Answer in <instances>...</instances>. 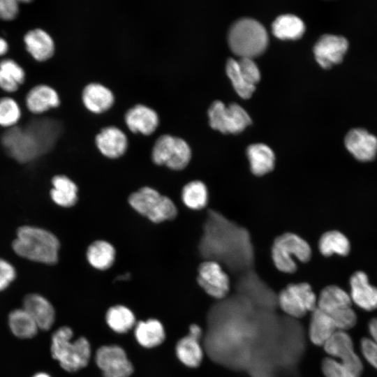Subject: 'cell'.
<instances>
[{
    "label": "cell",
    "instance_id": "1",
    "mask_svg": "<svg viewBox=\"0 0 377 377\" xmlns=\"http://www.w3.org/2000/svg\"><path fill=\"white\" fill-rule=\"evenodd\" d=\"M198 249L204 260L219 263L228 274L255 265L249 231L213 209L207 211Z\"/></svg>",
    "mask_w": 377,
    "mask_h": 377
},
{
    "label": "cell",
    "instance_id": "2",
    "mask_svg": "<svg viewBox=\"0 0 377 377\" xmlns=\"http://www.w3.org/2000/svg\"><path fill=\"white\" fill-rule=\"evenodd\" d=\"M59 247V239L54 234L28 226L17 230V237L13 242V249L18 256L47 265L57 262Z\"/></svg>",
    "mask_w": 377,
    "mask_h": 377
},
{
    "label": "cell",
    "instance_id": "3",
    "mask_svg": "<svg viewBox=\"0 0 377 377\" xmlns=\"http://www.w3.org/2000/svg\"><path fill=\"white\" fill-rule=\"evenodd\" d=\"M73 332L71 327L63 326L52 336L51 355L62 369L75 372L85 367L90 360L91 346L83 337L71 341Z\"/></svg>",
    "mask_w": 377,
    "mask_h": 377
},
{
    "label": "cell",
    "instance_id": "4",
    "mask_svg": "<svg viewBox=\"0 0 377 377\" xmlns=\"http://www.w3.org/2000/svg\"><path fill=\"white\" fill-rule=\"evenodd\" d=\"M312 256L310 244L300 235L290 232L276 237L270 249L274 267L286 274H295L297 270V263H309Z\"/></svg>",
    "mask_w": 377,
    "mask_h": 377
},
{
    "label": "cell",
    "instance_id": "5",
    "mask_svg": "<svg viewBox=\"0 0 377 377\" xmlns=\"http://www.w3.org/2000/svg\"><path fill=\"white\" fill-rule=\"evenodd\" d=\"M228 40L232 52L240 58L258 57L268 44L265 28L252 18H242L235 22L230 28Z\"/></svg>",
    "mask_w": 377,
    "mask_h": 377
},
{
    "label": "cell",
    "instance_id": "6",
    "mask_svg": "<svg viewBox=\"0 0 377 377\" xmlns=\"http://www.w3.org/2000/svg\"><path fill=\"white\" fill-rule=\"evenodd\" d=\"M128 203L135 211L155 223L172 220L177 214V207L170 198L149 186L131 193Z\"/></svg>",
    "mask_w": 377,
    "mask_h": 377
},
{
    "label": "cell",
    "instance_id": "7",
    "mask_svg": "<svg viewBox=\"0 0 377 377\" xmlns=\"http://www.w3.org/2000/svg\"><path fill=\"white\" fill-rule=\"evenodd\" d=\"M318 295L307 282L290 283L277 293L276 302L283 313L302 319L317 308Z\"/></svg>",
    "mask_w": 377,
    "mask_h": 377
},
{
    "label": "cell",
    "instance_id": "8",
    "mask_svg": "<svg viewBox=\"0 0 377 377\" xmlns=\"http://www.w3.org/2000/svg\"><path fill=\"white\" fill-rule=\"evenodd\" d=\"M191 149L185 140L170 134L160 135L151 149V160L173 170L184 169L191 159Z\"/></svg>",
    "mask_w": 377,
    "mask_h": 377
},
{
    "label": "cell",
    "instance_id": "9",
    "mask_svg": "<svg viewBox=\"0 0 377 377\" xmlns=\"http://www.w3.org/2000/svg\"><path fill=\"white\" fill-rule=\"evenodd\" d=\"M1 142L8 154L17 162H31L44 154L34 134L25 126L7 128L1 136Z\"/></svg>",
    "mask_w": 377,
    "mask_h": 377
},
{
    "label": "cell",
    "instance_id": "10",
    "mask_svg": "<svg viewBox=\"0 0 377 377\" xmlns=\"http://www.w3.org/2000/svg\"><path fill=\"white\" fill-rule=\"evenodd\" d=\"M207 114L210 126L224 134L239 133L251 123L249 115L237 103L226 107L221 101H215L209 108Z\"/></svg>",
    "mask_w": 377,
    "mask_h": 377
},
{
    "label": "cell",
    "instance_id": "11",
    "mask_svg": "<svg viewBox=\"0 0 377 377\" xmlns=\"http://www.w3.org/2000/svg\"><path fill=\"white\" fill-rule=\"evenodd\" d=\"M323 349L327 356L334 358L354 376H362L364 366L355 350L353 341L347 332L336 331L323 346Z\"/></svg>",
    "mask_w": 377,
    "mask_h": 377
},
{
    "label": "cell",
    "instance_id": "12",
    "mask_svg": "<svg viewBox=\"0 0 377 377\" xmlns=\"http://www.w3.org/2000/svg\"><path fill=\"white\" fill-rule=\"evenodd\" d=\"M197 283L208 296L216 300H224L231 290L229 274L215 260H206L200 263Z\"/></svg>",
    "mask_w": 377,
    "mask_h": 377
},
{
    "label": "cell",
    "instance_id": "13",
    "mask_svg": "<svg viewBox=\"0 0 377 377\" xmlns=\"http://www.w3.org/2000/svg\"><path fill=\"white\" fill-rule=\"evenodd\" d=\"M98 367L103 377H129L133 367L124 350L117 345L100 347L95 357Z\"/></svg>",
    "mask_w": 377,
    "mask_h": 377
},
{
    "label": "cell",
    "instance_id": "14",
    "mask_svg": "<svg viewBox=\"0 0 377 377\" xmlns=\"http://www.w3.org/2000/svg\"><path fill=\"white\" fill-rule=\"evenodd\" d=\"M348 45V40L342 36L324 34L313 47L316 60L321 67L330 68L342 61Z\"/></svg>",
    "mask_w": 377,
    "mask_h": 377
},
{
    "label": "cell",
    "instance_id": "15",
    "mask_svg": "<svg viewBox=\"0 0 377 377\" xmlns=\"http://www.w3.org/2000/svg\"><path fill=\"white\" fill-rule=\"evenodd\" d=\"M344 145L353 156L361 162H369L377 155V137L363 128L350 130Z\"/></svg>",
    "mask_w": 377,
    "mask_h": 377
},
{
    "label": "cell",
    "instance_id": "16",
    "mask_svg": "<svg viewBox=\"0 0 377 377\" xmlns=\"http://www.w3.org/2000/svg\"><path fill=\"white\" fill-rule=\"evenodd\" d=\"M349 286L352 303L367 311L377 309V287L370 283L364 272H355L350 277Z\"/></svg>",
    "mask_w": 377,
    "mask_h": 377
},
{
    "label": "cell",
    "instance_id": "17",
    "mask_svg": "<svg viewBox=\"0 0 377 377\" xmlns=\"http://www.w3.org/2000/svg\"><path fill=\"white\" fill-rule=\"evenodd\" d=\"M95 143L100 152L110 158L121 156L128 146L126 135L115 126L102 128L95 137Z\"/></svg>",
    "mask_w": 377,
    "mask_h": 377
},
{
    "label": "cell",
    "instance_id": "18",
    "mask_svg": "<svg viewBox=\"0 0 377 377\" xmlns=\"http://www.w3.org/2000/svg\"><path fill=\"white\" fill-rule=\"evenodd\" d=\"M128 128L133 133L150 135L157 128L159 116L157 112L145 104L138 103L130 108L124 114Z\"/></svg>",
    "mask_w": 377,
    "mask_h": 377
},
{
    "label": "cell",
    "instance_id": "19",
    "mask_svg": "<svg viewBox=\"0 0 377 377\" xmlns=\"http://www.w3.org/2000/svg\"><path fill=\"white\" fill-rule=\"evenodd\" d=\"M349 293L335 284L324 286L318 295L317 308L331 318L352 307Z\"/></svg>",
    "mask_w": 377,
    "mask_h": 377
},
{
    "label": "cell",
    "instance_id": "20",
    "mask_svg": "<svg viewBox=\"0 0 377 377\" xmlns=\"http://www.w3.org/2000/svg\"><path fill=\"white\" fill-rule=\"evenodd\" d=\"M246 156L251 174L256 177H264L274 171L276 167V156L274 151L263 143L249 145Z\"/></svg>",
    "mask_w": 377,
    "mask_h": 377
},
{
    "label": "cell",
    "instance_id": "21",
    "mask_svg": "<svg viewBox=\"0 0 377 377\" xmlns=\"http://www.w3.org/2000/svg\"><path fill=\"white\" fill-rule=\"evenodd\" d=\"M27 52L37 61L51 59L55 52V43L50 34L40 28L28 31L23 38Z\"/></svg>",
    "mask_w": 377,
    "mask_h": 377
},
{
    "label": "cell",
    "instance_id": "22",
    "mask_svg": "<svg viewBox=\"0 0 377 377\" xmlns=\"http://www.w3.org/2000/svg\"><path fill=\"white\" fill-rule=\"evenodd\" d=\"M61 100L57 90L45 84H37L28 91L25 97L27 108L39 115L59 106Z\"/></svg>",
    "mask_w": 377,
    "mask_h": 377
},
{
    "label": "cell",
    "instance_id": "23",
    "mask_svg": "<svg viewBox=\"0 0 377 377\" xmlns=\"http://www.w3.org/2000/svg\"><path fill=\"white\" fill-rule=\"evenodd\" d=\"M34 320L38 329L48 330L54 324L55 311L51 303L38 294H29L23 300L22 307Z\"/></svg>",
    "mask_w": 377,
    "mask_h": 377
},
{
    "label": "cell",
    "instance_id": "24",
    "mask_svg": "<svg viewBox=\"0 0 377 377\" xmlns=\"http://www.w3.org/2000/svg\"><path fill=\"white\" fill-rule=\"evenodd\" d=\"M84 107L94 113H101L110 109L114 102V95L107 86L100 82H89L82 91Z\"/></svg>",
    "mask_w": 377,
    "mask_h": 377
},
{
    "label": "cell",
    "instance_id": "25",
    "mask_svg": "<svg viewBox=\"0 0 377 377\" xmlns=\"http://www.w3.org/2000/svg\"><path fill=\"white\" fill-rule=\"evenodd\" d=\"M337 331L330 316L316 308L311 312L307 336L312 345L322 347Z\"/></svg>",
    "mask_w": 377,
    "mask_h": 377
},
{
    "label": "cell",
    "instance_id": "26",
    "mask_svg": "<svg viewBox=\"0 0 377 377\" xmlns=\"http://www.w3.org/2000/svg\"><path fill=\"white\" fill-rule=\"evenodd\" d=\"M317 249L323 257L328 258L334 254L346 256L350 251V243L340 230H328L320 235Z\"/></svg>",
    "mask_w": 377,
    "mask_h": 377
},
{
    "label": "cell",
    "instance_id": "27",
    "mask_svg": "<svg viewBox=\"0 0 377 377\" xmlns=\"http://www.w3.org/2000/svg\"><path fill=\"white\" fill-rule=\"evenodd\" d=\"M175 350L178 359L188 367L196 368L202 362L204 351L200 339L189 334L178 341Z\"/></svg>",
    "mask_w": 377,
    "mask_h": 377
},
{
    "label": "cell",
    "instance_id": "28",
    "mask_svg": "<svg viewBox=\"0 0 377 377\" xmlns=\"http://www.w3.org/2000/svg\"><path fill=\"white\" fill-rule=\"evenodd\" d=\"M52 200L59 206L70 207L77 201L78 188L74 182L65 175H56L52 179Z\"/></svg>",
    "mask_w": 377,
    "mask_h": 377
},
{
    "label": "cell",
    "instance_id": "29",
    "mask_svg": "<svg viewBox=\"0 0 377 377\" xmlns=\"http://www.w3.org/2000/svg\"><path fill=\"white\" fill-rule=\"evenodd\" d=\"M135 337L142 346L153 348L160 345L165 339L163 325L156 319L138 322L135 327Z\"/></svg>",
    "mask_w": 377,
    "mask_h": 377
},
{
    "label": "cell",
    "instance_id": "30",
    "mask_svg": "<svg viewBox=\"0 0 377 377\" xmlns=\"http://www.w3.org/2000/svg\"><path fill=\"white\" fill-rule=\"evenodd\" d=\"M116 251L114 246L104 240L92 242L87 250V259L95 269L105 270L114 263Z\"/></svg>",
    "mask_w": 377,
    "mask_h": 377
},
{
    "label": "cell",
    "instance_id": "31",
    "mask_svg": "<svg viewBox=\"0 0 377 377\" xmlns=\"http://www.w3.org/2000/svg\"><path fill=\"white\" fill-rule=\"evenodd\" d=\"M273 34L282 40H296L302 37L305 26L303 21L291 14L279 16L272 23Z\"/></svg>",
    "mask_w": 377,
    "mask_h": 377
},
{
    "label": "cell",
    "instance_id": "32",
    "mask_svg": "<svg viewBox=\"0 0 377 377\" xmlns=\"http://www.w3.org/2000/svg\"><path fill=\"white\" fill-rule=\"evenodd\" d=\"M182 200L188 209L200 210L209 202V190L201 180H193L184 186L182 190Z\"/></svg>",
    "mask_w": 377,
    "mask_h": 377
},
{
    "label": "cell",
    "instance_id": "33",
    "mask_svg": "<svg viewBox=\"0 0 377 377\" xmlns=\"http://www.w3.org/2000/svg\"><path fill=\"white\" fill-rule=\"evenodd\" d=\"M8 325L13 334L20 339L34 337L38 330L34 320L23 308L9 313Z\"/></svg>",
    "mask_w": 377,
    "mask_h": 377
},
{
    "label": "cell",
    "instance_id": "34",
    "mask_svg": "<svg viewBox=\"0 0 377 377\" xmlns=\"http://www.w3.org/2000/svg\"><path fill=\"white\" fill-rule=\"evenodd\" d=\"M108 326L117 333H126L135 324L133 313L126 306L116 305L110 307L105 316Z\"/></svg>",
    "mask_w": 377,
    "mask_h": 377
},
{
    "label": "cell",
    "instance_id": "35",
    "mask_svg": "<svg viewBox=\"0 0 377 377\" xmlns=\"http://www.w3.org/2000/svg\"><path fill=\"white\" fill-rule=\"evenodd\" d=\"M22 116L18 103L13 98H0V126L10 128L16 126Z\"/></svg>",
    "mask_w": 377,
    "mask_h": 377
},
{
    "label": "cell",
    "instance_id": "36",
    "mask_svg": "<svg viewBox=\"0 0 377 377\" xmlns=\"http://www.w3.org/2000/svg\"><path fill=\"white\" fill-rule=\"evenodd\" d=\"M226 70L239 96L245 99L250 98L256 87L248 84L243 78L239 71L237 61L232 58L229 59L226 64Z\"/></svg>",
    "mask_w": 377,
    "mask_h": 377
},
{
    "label": "cell",
    "instance_id": "37",
    "mask_svg": "<svg viewBox=\"0 0 377 377\" xmlns=\"http://www.w3.org/2000/svg\"><path fill=\"white\" fill-rule=\"evenodd\" d=\"M237 61L239 71L245 81L255 86L260 79L259 69L251 58L242 57Z\"/></svg>",
    "mask_w": 377,
    "mask_h": 377
},
{
    "label": "cell",
    "instance_id": "38",
    "mask_svg": "<svg viewBox=\"0 0 377 377\" xmlns=\"http://www.w3.org/2000/svg\"><path fill=\"white\" fill-rule=\"evenodd\" d=\"M0 70L15 80L19 85L24 84L26 73L24 68L13 59H3L0 61Z\"/></svg>",
    "mask_w": 377,
    "mask_h": 377
},
{
    "label": "cell",
    "instance_id": "39",
    "mask_svg": "<svg viewBox=\"0 0 377 377\" xmlns=\"http://www.w3.org/2000/svg\"><path fill=\"white\" fill-rule=\"evenodd\" d=\"M360 350L366 361L377 370V344L370 338L363 337Z\"/></svg>",
    "mask_w": 377,
    "mask_h": 377
},
{
    "label": "cell",
    "instance_id": "40",
    "mask_svg": "<svg viewBox=\"0 0 377 377\" xmlns=\"http://www.w3.org/2000/svg\"><path fill=\"white\" fill-rule=\"evenodd\" d=\"M20 3L17 0H0V20L11 21L19 13Z\"/></svg>",
    "mask_w": 377,
    "mask_h": 377
},
{
    "label": "cell",
    "instance_id": "41",
    "mask_svg": "<svg viewBox=\"0 0 377 377\" xmlns=\"http://www.w3.org/2000/svg\"><path fill=\"white\" fill-rule=\"evenodd\" d=\"M16 272L13 266L0 258V291L6 289L15 279Z\"/></svg>",
    "mask_w": 377,
    "mask_h": 377
},
{
    "label": "cell",
    "instance_id": "42",
    "mask_svg": "<svg viewBox=\"0 0 377 377\" xmlns=\"http://www.w3.org/2000/svg\"><path fill=\"white\" fill-rule=\"evenodd\" d=\"M20 85L11 77L0 70V89L7 93H13L18 90Z\"/></svg>",
    "mask_w": 377,
    "mask_h": 377
},
{
    "label": "cell",
    "instance_id": "43",
    "mask_svg": "<svg viewBox=\"0 0 377 377\" xmlns=\"http://www.w3.org/2000/svg\"><path fill=\"white\" fill-rule=\"evenodd\" d=\"M370 339L377 344V318H372L368 323Z\"/></svg>",
    "mask_w": 377,
    "mask_h": 377
},
{
    "label": "cell",
    "instance_id": "44",
    "mask_svg": "<svg viewBox=\"0 0 377 377\" xmlns=\"http://www.w3.org/2000/svg\"><path fill=\"white\" fill-rule=\"evenodd\" d=\"M188 334L197 339H201L203 335V331L198 324L193 323L189 326Z\"/></svg>",
    "mask_w": 377,
    "mask_h": 377
},
{
    "label": "cell",
    "instance_id": "45",
    "mask_svg": "<svg viewBox=\"0 0 377 377\" xmlns=\"http://www.w3.org/2000/svg\"><path fill=\"white\" fill-rule=\"evenodd\" d=\"M9 45L5 38L0 36V57L5 55L8 51Z\"/></svg>",
    "mask_w": 377,
    "mask_h": 377
},
{
    "label": "cell",
    "instance_id": "46",
    "mask_svg": "<svg viewBox=\"0 0 377 377\" xmlns=\"http://www.w3.org/2000/svg\"><path fill=\"white\" fill-rule=\"evenodd\" d=\"M130 278V274H124L123 275H121V276H118V280H125V279H128Z\"/></svg>",
    "mask_w": 377,
    "mask_h": 377
},
{
    "label": "cell",
    "instance_id": "47",
    "mask_svg": "<svg viewBox=\"0 0 377 377\" xmlns=\"http://www.w3.org/2000/svg\"><path fill=\"white\" fill-rule=\"evenodd\" d=\"M33 377H50L47 374L45 373H38L34 375Z\"/></svg>",
    "mask_w": 377,
    "mask_h": 377
},
{
    "label": "cell",
    "instance_id": "48",
    "mask_svg": "<svg viewBox=\"0 0 377 377\" xmlns=\"http://www.w3.org/2000/svg\"><path fill=\"white\" fill-rule=\"evenodd\" d=\"M18 3H29L32 2L31 0H17Z\"/></svg>",
    "mask_w": 377,
    "mask_h": 377
}]
</instances>
